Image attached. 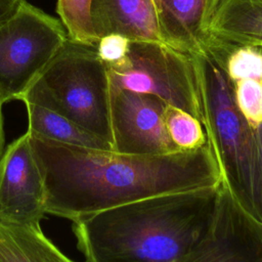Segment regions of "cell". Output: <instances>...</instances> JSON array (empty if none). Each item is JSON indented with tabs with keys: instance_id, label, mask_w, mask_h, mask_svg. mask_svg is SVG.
Listing matches in <instances>:
<instances>
[{
	"instance_id": "obj_5",
	"label": "cell",
	"mask_w": 262,
	"mask_h": 262,
	"mask_svg": "<svg viewBox=\"0 0 262 262\" xmlns=\"http://www.w3.org/2000/svg\"><path fill=\"white\" fill-rule=\"evenodd\" d=\"M105 67L110 89L155 95L187 112L204 127L206 110L191 52L158 43L131 42L126 59Z\"/></svg>"
},
{
	"instance_id": "obj_22",
	"label": "cell",
	"mask_w": 262,
	"mask_h": 262,
	"mask_svg": "<svg viewBox=\"0 0 262 262\" xmlns=\"http://www.w3.org/2000/svg\"><path fill=\"white\" fill-rule=\"evenodd\" d=\"M154 2V5L156 7V10H157V13L159 15V18H160V21H161V16H162V6H161V0H152Z\"/></svg>"
},
{
	"instance_id": "obj_2",
	"label": "cell",
	"mask_w": 262,
	"mask_h": 262,
	"mask_svg": "<svg viewBox=\"0 0 262 262\" xmlns=\"http://www.w3.org/2000/svg\"><path fill=\"white\" fill-rule=\"evenodd\" d=\"M219 186L168 192L73 222L86 262H174L203 234Z\"/></svg>"
},
{
	"instance_id": "obj_18",
	"label": "cell",
	"mask_w": 262,
	"mask_h": 262,
	"mask_svg": "<svg viewBox=\"0 0 262 262\" xmlns=\"http://www.w3.org/2000/svg\"><path fill=\"white\" fill-rule=\"evenodd\" d=\"M237 110L246 121L257 129L262 124V81L242 79L232 83Z\"/></svg>"
},
{
	"instance_id": "obj_16",
	"label": "cell",
	"mask_w": 262,
	"mask_h": 262,
	"mask_svg": "<svg viewBox=\"0 0 262 262\" xmlns=\"http://www.w3.org/2000/svg\"><path fill=\"white\" fill-rule=\"evenodd\" d=\"M92 0H57L56 12L72 42L96 47V37L90 17Z\"/></svg>"
},
{
	"instance_id": "obj_3",
	"label": "cell",
	"mask_w": 262,
	"mask_h": 262,
	"mask_svg": "<svg viewBox=\"0 0 262 262\" xmlns=\"http://www.w3.org/2000/svg\"><path fill=\"white\" fill-rule=\"evenodd\" d=\"M206 110L204 129L219 166L221 183L262 223V149L254 129L236 107L232 83L205 50L191 52Z\"/></svg>"
},
{
	"instance_id": "obj_1",
	"label": "cell",
	"mask_w": 262,
	"mask_h": 262,
	"mask_svg": "<svg viewBox=\"0 0 262 262\" xmlns=\"http://www.w3.org/2000/svg\"><path fill=\"white\" fill-rule=\"evenodd\" d=\"M30 137L44 178L46 214L72 222L139 199L221 184L208 143L195 149L131 155Z\"/></svg>"
},
{
	"instance_id": "obj_19",
	"label": "cell",
	"mask_w": 262,
	"mask_h": 262,
	"mask_svg": "<svg viewBox=\"0 0 262 262\" xmlns=\"http://www.w3.org/2000/svg\"><path fill=\"white\" fill-rule=\"evenodd\" d=\"M131 41L120 34H110L101 37L96 51L105 66H116L126 59Z\"/></svg>"
},
{
	"instance_id": "obj_15",
	"label": "cell",
	"mask_w": 262,
	"mask_h": 262,
	"mask_svg": "<svg viewBox=\"0 0 262 262\" xmlns=\"http://www.w3.org/2000/svg\"><path fill=\"white\" fill-rule=\"evenodd\" d=\"M164 122L170 139L178 149H195L208 143L202 123L179 107L167 103Z\"/></svg>"
},
{
	"instance_id": "obj_4",
	"label": "cell",
	"mask_w": 262,
	"mask_h": 262,
	"mask_svg": "<svg viewBox=\"0 0 262 262\" xmlns=\"http://www.w3.org/2000/svg\"><path fill=\"white\" fill-rule=\"evenodd\" d=\"M21 101L48 107L112 145L107 71L96 47L69 39Z\"/></svg>"
},
{
	"instance_id": "obj_13",
	"label": "cell",
	"mask_w": 262,
	"mask_h": 262,
	"mask_svg": "<svg viewBox=\"0 0 262 262\" xmlns=\"http://www.w3.org/2000/svg\"><path fill=\"white\" fill-rule=\"evenodd\" d=\"M28 113V133L34 137H40L66 143L113 150L112 145L105 140L85 130L67 117L34 102H24Z\"/></svg>"
},
{
	"instance_id": "obj_17",
	"label": "cell",
	"mask_w": 262,
	"mask_h": 262,
	"mask_svg": "<svg viewBox=\"0 0 262 262\" xmlns=\"http://www.w3.org/2000/svg\"><path fill=\"white\" fill-rule=\"evenodd\" d=\"M215 60L231 83L242 79L262 81V47L260 46L234 47L221 59Z\"/></svg>"
},
{
	"instance_id": "obj_21",
	"label": "cell",
	"mask_w": 262,
	"mask_h": 262,
	"mask_svg": "<svg viewBox=\"0 0 262 262\" xmlns=\"http://www.w3.org/2000/svg\"><path fill=\"white\" fill-rule=\"evenodd\" d=\"M4 101L0 95V157L4 150V145H5V132H4V119H3V107Z\"/></svg>"
},
{
	"instance_id": "obj_23",
	"label": "cell",
	"mask_w": 262,
	"mask_h": 262,
	"mask_svg": "<svg viewBox=\"0 0 262 262\" xmlns=\"http://www.w3.org/2000/svg\"><path fill=\"white\" fill-rule=\"evenodd\" d=\"M257 132H258V137H259L260 146H261V149H262V124L257 128Z\"/></svg>"
},
{
	"instance_id": "obj_14",
	"label": "cell",
	"mask_w": 262,
	"mask_h": 262,
	"mask_svg": "<svg viewBox=\"0 0 262 262\" xmlns=\"http://www.w3.org/2000/svg\"><path fill=\"white\" fill-rule=\"evenodd\" d=\"M206 0H161V26L174 47L184 52L201 50L200 27Z\"/></svg>"
},
{
	"instance_id": "obj_10",
	"label": "cell",
	"mask_w": 262,
	"mask_h": 262,
	"mask_svg": "<svg viewBox=\"0 0 262 262\" xmlns=\"http://www.w3.org/2000/svg\"><path fill=\"white\" fill-rule=\"evenodd\" d=\"M200 42L217 58L234 47H262V0H206Z\"/></svg>"
},
{
	"instance_id": "obj_8",
	"label": "cell",
	"mask_w": 262,
	"mask_h": 262,
	"mask_svg": "<svg viewBox=\"0 0 262 262\" xmlns=\"http://www.w3.org/2000/svg\"><path fill=\"white\" fill-rule=\"evenodd\" d=\"M112 148L131 155H159L179 150L164 122L166 102L145 93L108 88Z\"/></svg>"
},
{
	"instance_id": "obj_12",
	"label": "cell",
	"mask_w": 262,
	"mask_h": 262,
	"mask_svg": "<svg viewBox=\"0 0 262 262\" xmlns=\"http://www.w3.org/2000/svg\"><path fill=\"white\" fill-rule=\"evenodd\" d=\"M0 262H74L50 239L40 224L0 223Z\"/></svg>"
},
{
	"instance_id": "obj_9",
	"label": "cell",
	"mask_w": 262,
	"mask_h": 262,
	"mask_svg": "<svg viewBox=\"0 0 262 262\" xmlns=\"http://www.w3.org/2000/svg\"><path fill=\"white\" fill-rule=\"evenodd\" d=\"M45 214L44 178L26 132L0 157V223L40 224Z\"/></svg>"
},
{
	"instance_id": "obj_6",
	"label": "cell",
	"mask_w": 262,
	"mask_h": 262,
	"mask_svg": "<svg viewBox=\"0 0 262 262\" xmlns=\"http://www.w3.org/2000/svg\"><path fill=\"white\" fill-rule=\"evenodd\" d=\"M69 40L60 19L27 0L0 25V95L21 100Z\"/></svg>"
},
{
	"instance_id": "obj_11",
	"label": "cell",
	"mask_w": 262,
	"mask_h": 262,
	"mask_svg": "<svg viewBox=\"0 0 262 262\" xmlns=\"http://www.w3.org/2000/svg\"><path fill=\"white\" fill-rule=\"evenodd\" d=\"M90 17L98 40L120 34L131 42L158 43L176 49L162 29L152 0H92Z\"/></svg>"
},
{
	"instance_id": "obj_20",
	"label": "cell",
	"mask_w": 262,
	"mask_h": 262,
	"mask_svg": "<svg viewBox=\"0 0 262 262\" xmlns=\"http://www.w3.org/2000/svg\"><path fill=\"white\" fill-rule=\"evenodd\" d=\"M26 0H0V25L10 18Z\"/></svg>"
},
{
	"instance_id": "obj_7",
	"label": "cell",
	"mask_w": 262,
	"mask_h": 262,
	"mask_svg": "<svg viewBox=\"0 0 262 262\" xmlns=\"http://www.w3.org/2000/svg\"><path fill=\"white\" fill-rule=\"evenodd\" d=\"M174 262H262V223L221 183L207 228Z\"/></svg>"
}]
</instances>
